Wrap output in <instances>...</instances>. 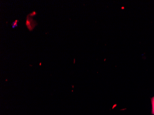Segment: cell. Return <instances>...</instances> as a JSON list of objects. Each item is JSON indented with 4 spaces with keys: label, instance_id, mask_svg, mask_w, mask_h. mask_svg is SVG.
<instances>
[{
    "label": "cell",
    "instance_id": "cell-4",
    "mask_svg": "<svg viewBox=\"0 0 154 115\" xmlns=\"http://www.w3.org/2000/svg\"><path fill=\"white\" fill-rule=\"evenodd\" d=\"M36 14H37V13H36L35 11H33L32 13H30V14H29L28 16H29V17H33V16H34L35 15H36Z\"/></svg>",
    "mask_w": 154,
    "mask_h": 115
},
{
    "label": "cell",
    "instance_id": "cell-5",
    "mask_svg": "<svg viewBox=\"0 0 154 115\" xmlns=\"http://www.w3.org/2000/svg\"><path fill=\"white\" fill-rule=\"evenodd\" d=\"M151 99H153V100H154V97H152V98H151Z\"/></svg>",
    "mask_w": 154,
    "mask_h": 115
},
{
    "label": "cell",
    "instance_id": "cell-3",
    "mask_svg": "<svg viewBox=\"0 0 154 115\" xmlns=\"http://www.w3.org/2000/svg\"><path fill=\"white\" fill-rule=\"evenodd\" d=\"M19 22V20L17 19H16L15 20V21L14 22L12 23V25L13 26V28H14L15 27L17 26H18V22Z\"/></svg>",
    "mask_w": 154,
    "mask_h": 115
},
{
    "label": "cell",
    "instance_id": "cell-2",
    "mask_svg": "<svg viewBox=\"0 0 154 115\" xmlns=\"http://www.w3.org/2000/svg\"><path fill=\"white\" fill-rule=\"evenodd\" d=\"M151 104H152V111H151V114L154 115V100L151 99Z\"/></svg>",
    "mask_w": 154,
    "mask_h": 115
},
{
    "label": "cell",
    "instance_id": "cell-1",
    "mask_svg": "<svg viewBox=\"0 0 154 115\" xmlns=\"http://www.w3.org/2000/svg\"><path fill=\"white\" fill-rule=\"evenodd\" d=\"M26 25L30 31H31L36 26V23L34 20H33V19L30 18L29 16H27L26 20Z\"/></svg>",
    "mask_w": 154,
    "mask_h": 115
}]
</instances>
